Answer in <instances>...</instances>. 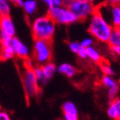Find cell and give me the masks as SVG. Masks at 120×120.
<instances>
[{
  "mask_svg": "<svg viewBox=\"0 0 120 120\" xmlns=\"http://www.w3.org/2000/svg\"><path fill=\"white\" fill-rule=\"evenodd\" d=\"M22 8L27 16H33L37 12L38 4L37 0H23Z\"/></svg>",
  "mask_w": 120,
  "mask_h": 120,
  "instance_id": "30bf717a",
  "label": "cell"
},
{
  "mask_svg": "<svg viewBox=\"0 0 120 120\" xmlns=\"http://www.w3.org/2000/svg\"><path fill=\"white\" fill-rule=\"evenodd\" d=\"M72 2H73V0H64V2H63V6L68 8L70 4H71Z\"/></svg>",
  "mask_w": 120,
  "mask_h": 120,
  "instance_id": "e575fe53",
  "label": "cell"
},
{
  "mask_svg": "<svg viewBox=\"0 0 120 120\" xmlns=\"http://www.w3.org/2000/svg\"><path fill=\"white\" fill-rule=\"evenodd\" d=\"M85 2H88V3H90V4H94V6L98 7V6H99L100 4H103V0H83Z\"/></svg>",
  "mask_w": 120,
  "mask_h": 120,
  "instance_id": "83f0119b",
  "label": "cell"
},
{
  "mask_svg": "<svg viewBox=\"0 0 120 120\" xmlns=\"http://www.w3.org/2000/svg\"><path fill=\"white\" fill-rule=\"evenodd\" d=\"M40 1L43 2L49 8L53 7V0H40Z\"/></svg>",
  "mask_w": 120,
  "mask_h": 120,
  "instance_id": "4dcf8cb0",
  "label": "cell"
},
{
  "mask_svg": "<svg viewBox=\"0 0 120 120\" xmlns=\"http://www.w3.org/2000/svg\"><path fill=\"white\" fill-rule=\"evenodd\" d=\"M80 44H81V46H82V47H83L84 49L92 47L93 44H94V39H93L92 38H90V37L84 38H83V39L80 42Z\"/></svg>",
  "mask_w": 120,
  "mask_h": 120,
  "instance_id": "d4e9b609",
  "label": "cell"
},
{
  "mask_svg": "<svg viewBox=\"0 0 120 120\" xmlns=\"http://www.w3.org/2000/svg\"><path fill=\"white\" fill-rule=\"evenodd\" d=\"M52 58L51 43L44 40H34V59L38 65H43L50 62Z\"/></svg>",
  "mask_w": 120,
  "mask_h": 120,
  "instance_id": "52a82bcc",
  "label": "cell"
},
{
  "mask_svg": "<svg viewBox=\"0 0 120 120\" xmlns=\"http://www.w3.org/2000/svg\"><path fill=\"white\" fill-rule=\"evenodd\" d=\"M100 67H101L102 72L104 73V76H110V77H112V76L115 74V71L112 69V68L110 67V65H109V64H107V63H101Z\"/></svg>",
  "mask_w": 120,
  "mask_h": 120,
  "instance_id": "44dd1931",
  "label": "cell"
},
{
  "mask_svg": "<svg viewBox=\"0 0 120 120\" xmlns=\"http://www.w3.org/2000/svg\"><path fill=\"white\" fill-rule=\"evenodd\" d=\"M41 68H42V70H43V74H44L45 78L47 79L48 81L52 79V76L54 75V73L57 71V68L55 66V64L51 62L46 63V64H43V65H41Z\"/></svg>",
  "mask_w": 120,
  "mask_h": 120,
  "instance_id": "5bb4252c",
  "label": "cell"
},
{
  "mask_svg": "<svg viewBox=\"0 0 120 120\" xmlns=\"http://www.w3.org/2000/svg\"><path fill=\"white\" fill-rule=\"evenodd\" d=\"M0 33L8 37H15L16 27L10 16L0 18Z\"/></svg>",
  "mask_w": 120,
  "mask_h": 120,
  "instance_id": "ba28073f",
  "label": "cell"
},
{
  "mask_svg": "<svg viewBox=\"0 0 120 120\" xmlns=\"http://www.w3.org/2000/svg\"><path fill=\"white\" fill-rule=\"evenodd\" d=\"M47 15L51 18V19L56 24L68 25L78 21L77 19L74 17V15L71 13V11L64 6H60V7L53 6L50 8L48 10Z\"/></svg>",
  "mask_w": 120,
  "mask_h": 120,
  "instance_id": "277c9868",
  "label": "cell"
},
{
  "mask_svg": "<svg viewBox=\"0 0 120 120\" xmlns=\"http://www.w3.org/2000/svg\"><path fill=\"white\" fill-rule=\"evenodd\" d=\"M63 2H64V0H53V6L55 7L63 6Z\"/></svg>",
  "mask_w": 120,
  "mask_h": 120,
  "instance_id": "836d02e7",
  "label": "cell"
},
{
  "mask_svg": "<svg viewBox=\"0 0 120 120\" xmlns=\"http://www.w3.org/2000/svg\"><path fill=\"white\" fill-rule=\"evenodd\" d=\"M68 8L74 15L77 20H84L92 16L96 11L97 7L83 0H73Z\"/></svg>",
  "mask_w": 120,
  "mask_h": 120,
  "instance_id": "3957f363",
  "label": "cell"
},
{
  "mask_svg": "<svg viewBox=\"0 0 120 120\" xmlns=\"http://www.w3.org/2000/svg\"><path fill=\"white\" fill-rule=\"evenodd\" d=\"M118 88H119V86H116V87H113V88L108 89V96H109V100H110V102L113 101L115 98H117L116 96H117V94H118Z\"/></svg>",
  "mask_w": 120,
  "mask_h": 120,
  "instance_id": "603a6c76",
  "label": "cell"
},
{
  "mask_svg": "<svg viewBox=\"0 0 120 120\" xmlns=\"http://www.w3.org/2000/svg\"><path fill=\"white\" fill-rule=\"evenodd\" d=\"M108 43L110 48L120 47V28H113Z\"/></svg>",
  "mask_w": 120,
  "mask_h": 120,
  "instance_id": "4fadbf2b",
  "label": "cell"
},
{
  "mask_svg": "<svg viewBox=\"0 0 120 120\" xmlns=\"http://www.w3.org/2000/svg\"><path fill=\"white\" fill-rule=\"evenodd\" d=\"M103 3L110 5H120V0H103Z\"/></svg>",
  "mask_w": 120,
  "mask_h": 120,
  "instance_id": "f546056e",
  "label": "cell"
},
{
  "mask_svg": "<svg viewBox=\"0 0 120 120\" xmlns=\"http://www.w3.org/2000/svg\"><path fill=\"white\" fill-rule=\"evenodd\" d=\"M112 27L97 11L90 17L88 33L98 41L108 43Z\"/></svg>",
  "mask_w": 120,
  "mask_h": 120,
  "instance_id": "7a4b0ae2",
  "label": "cell"
},
{
  "mask_svg": "<svg viewBox=\"0 0 120 120\" xmlns=\"http://www.w3.org/2000/svg\"><path fill=\"white\" fill-rule=\"evenodd\" d=\"M85 51H86L87 58H89L91 61H93L94 63H101V55H100V52H98V50L96 48L92 46V47L85 49Z\"/></svg>",
  "mask_w": 120,
  "mask_h": 120,
  "instance_id": "9a60e30c",
  "label": "cell"
},
{
  "mask_svg": "<svg viewBox=\"0 0 120 120\" xmlns=\"http://www.w3.org/2000/svg\"><path fill=\"white\" fill-rule=\"evenodd\" d=\"M64 113H79L76 105L70 101H66L62 106Z\"/></svg>",
  "mask_w": 120,
  "mask_h": 120,
  "instance_id": "ac0fdd59",
  "label": "cell"
},
{
  "mask_svg": "<svg viewBox=\"0 0 120 120\" xmlns=\"http://www.w3.org/2000/svg\"><path fill=\"white\" fill-rule=\"evenodd\" d=\"M22 82L25 94L28 98H31L39 94L40 88L36 79L33 68L24 67L22 73Z\"/></svg>",
  "mask_w": 120,
  "mask_h": 120,
  "instance_id": "5b68a950",
  "label": "cell"
},
{
  "mask_svg": "<svg viewBox=\"0 0 120 120\" xmlns=\"http://www.w3.org/2000/svg\"><path fill=\"white\" fill-rule=\"evenodd\" d=\"M112 103L114 105L117 112V120H120V98H115Z\"/></svg>",
  "mask_w": 120,
  "mask_h": 120,
  "instance_id": "484cf974",
  "label": "cell"
},
{
  "mask_svg": "<svg viewBox=\"0 0 120 120\" xmlns=\"http://www.w3.org/2000/svg\"><path fill=\"white\" fill-rule=\"evenodd\" d=\"M11 45L14 50L16 56H18L20 58H23V59L28 58L30 54L29 49L22 40L19 39V38L13 37L12 39Z\"/></svg>",
  "mask_w": 120,
  "mask_h": 120,
  "instance_id": "9c48e42d",
  "label": "cell"
},
{
  "mask_svg": "<svg viewBox=\"0 0 120 120\" xmlns=\"http://www.w3.org/2000/svg\"><path fill=\"white\" fill-rule=\"evenodd\" d=\"M31 31L35 40L51 42L56 32V23L48 15H41L31 22Z\"/></svg>",
  "mask_w": 120,
  "mask_h": 120,
  "instance_id": "6da1fadb",
  "label": "cell"
},
{
  "mask_svg": "<svg viewBox=\"0 0 120 120\" xmlns=\"http://www.w3.org/2000/svg\"><path fill=\"white\" fill-rule=\"evenodd\" d=\"M107 114L112 120H117V112L114 105L112 102L109 103V106L107 109Z\"/></svg>",
  "mask_w": 120,
  "mask_h": 120,
  "instance_id": "7402d4cb",
  "label": "cell"
},
{
  "mask_svg": "<svg viewBox=\"0 0 120 120\" xmlns=\"http://www.w3.org/2000/svg\"><path fill=\"white\" fill-rule=\"evenodd\" d=\"M68 48H69V49L72 51V52L76 53L80 58L84 59V58H87L85 49L81 46L79 42H77V41L70 42V43H68Z\"/></svg>",
  "mask_w": 120,
  "mask_h": 120,
  "instance_id": "7c38bea8",
  "label": "cell"
},
{
  "mask_svg": "<svg viewBox=\"0 0 120 120\" xmlns=\"http://www.w3.org/2000/svg\"><path fill=\"white\" fill-rule=\"evenodd\" d=\"M111 50L112 52L114 53V54L118 55L120 57V47H115V48H111Z\"/></svg>",
  "mask_w": 120,
  "mask_h": 120,
  "instance_id": "d6a6232c",
  "label": "cell"
},
{
  "mask_svg": "<svg viewBox=\"0 0 120 120\" xmlns=\"http://www.w3.org/2000/svg\"><path fill=\"white\" fill-rule=\"evenodd\" d=\"M79 113H64L65 120H79Z\"/></svg>",
  "mask_w": 120,
  "mask_h": 120,
  "instance_id": "4316f807",
  "label": "cell"
},
{
  "mask_svg": "<svg viewBox=\"0 0 120 120\" xmlns=\"http://www.w3.org/2000/svg\"><path fill=\"white\" fill-rule=\"evenodd\" d=\"M97 12L113 28H120V5L102 4L97 7Z\"/></svg>",
  "mask_w": 120,
  "mask_h": 120,
  "instance_id": "8992f818",
  "label": "cell"
},
{
  "mask_svg": "<svg viewBox=\"0 0 120 120\" xmlns=\"http://www.w3.org/2000/svg\"><path fill=\"white\" fill-rule=\"evenodd\" d=\"M15 55L14 50H13L12 45L9 46H6V47H3V52H2V56L4 59H10Z\"/></svg>",
  "mask_w": 120,
  "mask_h": 120,
  "instance_id": "ffe728a7",
  "label": "cell"
},
{
  "mask_svg": "<svg viewBox=\"0 0 120 120\" xmlns=\"http://www.w3.org/2000/svg\"><path fill=\"white\" fill-rule=\"evenodd\" d=\"M102 82H103V86L105 88H107L108 89L113 88V87L118 86V82L112 77H110V76H103V79H102Z\"/></svg>",
  "mask_w": 120,
  "mask_h": 120,
  "instance_id": "d6986e66",
  "label": "cell"
},
{
  "mask_svg": "<svg viewBox=\"0 0 120 120\" xmlns=\"http://www.w3.org/2000/svg\"><path fill=\"white\" fill-rule=\"evenodd\" d=\"M11 3L8 0H0V18L10 16Z\"/></svg>",
  "mask_w": 120,
  "mask_h": 120,
  "instance_id": "e0dca14e",
  "label": "cell"
},
{
  "mask_svg": "<svg viewBox=\"0 0 120 120\" xmlns=\"http://www.w3.org/2000/svg\"><path fill=\"white\" fill-rule=\"evenodd\" d=\"M10 3H13V4H15L16 5L20 6L22 7V4H23V0H8Z\"/></svg>",
  "mask_w": 120,
  "mask_h": 120,
  "instance_id": "1f68e13d",
  "label": "cell"
},
{
  "mask_svg": "<svg viewBox=\"0 0 120 120\" xmlns=\"http://www.w3.org/2000/svg\"><path fill=\"white\" fill-rule=\"evenodd\" d=\"M33 70H34V73L35 74L36 79H37V82L38 83V85H45L48 82L47 79L45 78L44 74L43 73V70H42V68L40 65L34 66L33 68Z\"/></svg>",
  "mask_w": 120,
  "mask_h": 120,
  "instance_id": "2e32d148",
  "label": "cell"
},
{
  "mask_svg": "<svg viewBox=\"0 0 120 120\" xmlns=\"http://www.w3.org/2000/svg\"><path fill=\"white\" fill-rule=\"evenodd\" d=\"M0 120H10L9 115L4 111L0 110Z\"/></svg>",
  "mask_w": 120,
  "mask_h": 120,
  "instance_id": "f1b7e54d",
  "label": "cell"
},
{
  "mask_svg": "<svg viewBox=\"0 0 120 120\" xmlns=\"http://www.w3.org/2000/svg\"><path fill=\"white\" fill-rule=\"evenodd\" d=\"M57 71L61 74L65 75L68 78L73 77L77 73V70H76L74 66H73L70 64H68V63H64V64H60L57 68Z\"/></svg>",
  "mask_w": 120,
  "mask_h": 120,
  "instance_id": "8fae6325",
  "label": "cell"
},
{
  "mask_svg": "<svg viewBox=\"0 0 120 120\" xmlns=\"http://www.w3.org/2000/svg\"><path fill=\"white\" fill-rule=\"evenodd\" d=\"M12 39H13V38L6 36V35H4V34L0 33V41H1V43H2L3 47H6V46H9V45H11Z\"/></svg>",
  "mask_w": 120,
  "mask_h": 120,
  "instance_id": "cb8c5ba5",
  "label": "cell"
}]
</instances>
